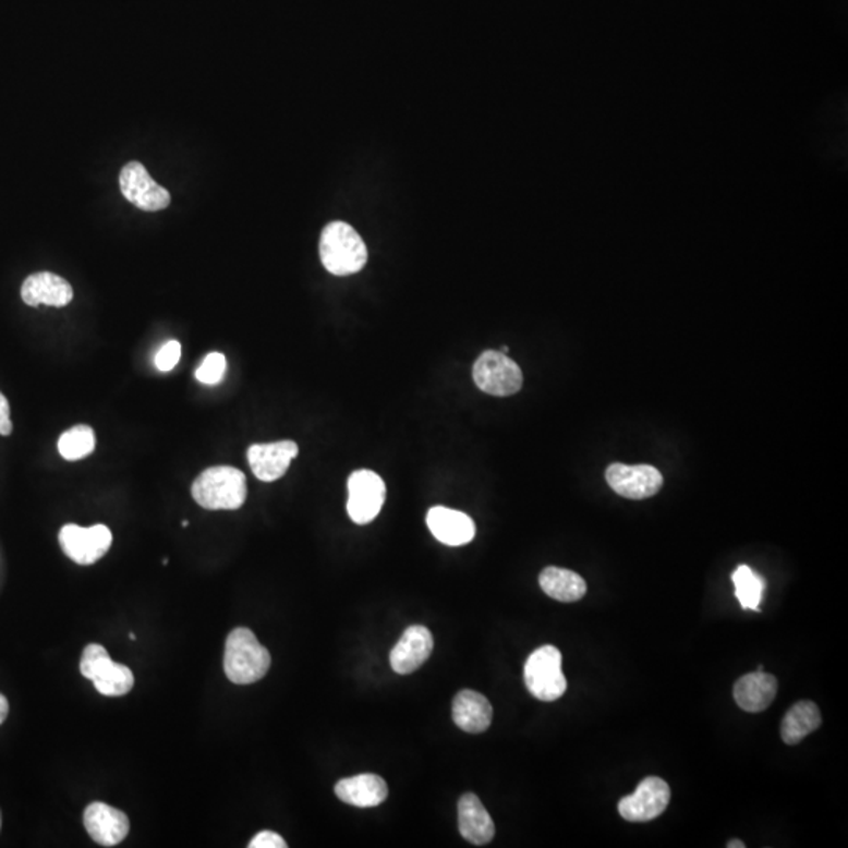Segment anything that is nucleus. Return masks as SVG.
Returning a JSON list of instances; mask_svg holds the SVG:
<instances>
[{
    "label": "nucleus",
    "mask_w": 848,
    "mask_h": 848,
    "mask_svg": "<svg viewBox=\"0 0 848 848\" xmlns=\"http://www.w3.org/2000/svg\"><path fill=\"white\" fill-rule=\"evenodd\" d=\"M192 497L208 511H237L247 498V480L234 467H211L192 484Z\"/></svg>",
    "instance_id": "nucleus-1"
},
{
    "label": "nucleus",
    "mask_w": 848,
    "mask_h": 848,
    "mask_svg": "<svg viewBox=\"0 0 848 848\" xmlns=\"http://www.w3.org/2000/svg\"><path fill=\"white\" fill-rule=\"evenodd\" d=\"M323 266L338 277L352 276L368 262V249L349 223L331 222L324 228L319 241Z\"/></svg>",
    "instance_id": "nucleus-2"
},
{
    "label": "nucleus",
    "mask_w": 848,
    "mask_h": 848,
    "mask_svg": "<svg viewBox=\"0 0 848 848\" xmlns=\"http://www.w3.org/2000/svg\"><path fill=\"white\" fill-rule=\"evenodd\" d=\"M269 651L259 643L251 629L238 627L227 638L223 669L228 680L238 686L258 682L270 668Z\"/></svg>",
    "instance_id": "nucleus-3"
},
{
    "label": "nucleus",
    "mask_w": 848,
    "mask_h": 848,
    "mask_svg": "<svg viewBox=\"0 0 848 848\" xmlns=\"http://www.w3.org/2000/svg\"><path fill=\"white\" fill-rule=\"evenodd\" d=\"M523 677L530 693L544 703H554L568 690V680L562 673L561 652L550 644L530 655Z\"/></svg>",
    "instance_id": "nucleus-4"
},
{
    "label": "nucleus",
    "mask_w": 848,
    "mask_h": 848,
    "mask_svg": "<svg viewBox=\"0 0 848 848\" xmlns=\"http://www.w3.org/2000/svg\"><path fill=\"white\" fill-rule=\"evenodd\" d=\"M81 675L94 682L102 696H124L134 687V675L126 665L116 663L101 644H88L82 652Z\"/></svg>",
    "instance_id": "nucleus-5"
},
{
    "label": "nucleus",
    "mask_w": 848,
    "mask_h": 848,
    "mask_svg": "<svg viewBox=\"0 0 848 848\" xmlns=\"http://www.w3.org/2000/svg\"><path fill=\"white\" fill-rule=\"evenodd\" d=\"M476 387L492 397H511L523 384L522 370L500 351H484L473 365Z\"/></svg>",
    "instance_id": "nucleus-6"
},
{
    "label": "nucleus",
    "mask_w": 848,
    "mask_h": 848,
    "mask_svg": "<svg viewBox=\"0 0 848 848\" xmlns=\"http://www.w3.org/2000/svg\"><path fill=\"white\" fill-rule=\"evenodd\" d=\"M348 514L358 525H368L379 516L387 497L383 477L372 470H358L348 480Z\"/></svg>",
    "instance_id": "nucleus-7"
},
{
    "label": "nucleus",
    "mask_w": 848,
    "mask_h": 848,
    "mask_svg": "<svg viewBox=\"0 0 848 848\" xmlns=\"http://www.w3.org/2000/svg\"><path fill=\"white\" fill-rule=\"evenodd\" d=\"M121 194L138 209L146 213L162 211L172 202L170 192L159 186L145 166L137 160L126 163L119 178Z\"/></svg>",
    "instance_id": "nucleus-8"
},
{
    "label": "nucleus",
    "mask_w": 848,
    "mask_h": 848,
    "mask_svg": "<svg viewBox=\"0 0 848 848\" xmlns=\"http://www.w3.org/2000/svg\"><path fill=\"white\" fill-rule=\"evenodd\" d=\"M60 547L68 558L76 565L90 566L99 561L112 545V533L106 525H94L82 529L74 523H68L60 530Z\"/></svg>",
    "instance_id": "nucleus-9"
},
{
    "label": "nucleus",
    "mask_w": 848,
    "mask_h": 848,
    "mask_svg": "<svg viewBox=\"0 0 848 848\" xmlns=\"http://www.w3.org/2000/svg\"><path fill=\"white\" fill-rule=\"evenodd\" d=\"M669 800L671 789L668 783L658 776H647L638 784L635 794L619 801L618 811L627 822H651L661 817Z\"/></svg>",
    "instance_id": "nucleus-10"
},
{
    "label": "nucleus",
    "mask_w": 848,
    "mask_h": 848,
    "mask_svg": "<svg viewBox=\"0 0 848 848\" xmlns=\"http://www.w3.org/2000/svg\"><path fill=\"white\" fill-rule=\"evenodd\" d=\"M608 486L616 494L629 500H646L654 497L663 486V476L652 465L611 464L605 473Z\"/></svg>",
    "instance_id": "nucleus-11"
},
{
    "label": "nucleus",
    "mask_w": 848,
    "mask_h": 848,
    "mask_svg": "<svg viewBox=\"0 0 848 848\" xmlns=\"http://www.w3.org/2000/svg\"><path fill=\"white\" fill-rule=\"evenodd\" d=\"M84 825L88 835L102 847H116L130 835V819L120 809L106 803L88 804L84 812Z\"/></svg>",
    "instance_id": "nucleus-12"
},
{
    "label": "nucleus",
    "mask_w": 848,
    "mask_h": 848,
    "mask_svg": "<svg viewBox=\"0 0 848 848\" xmlns=\"http://www.w3.org/2000/svg\"><path fill=\"white\" fill-rule=\"evenodd\" d=\"M298 444L292 440L256 444L252 445L247 451L253 475L265 483L280 480L290 469L292 459L298 458Z\"/></svg>",
    "instance_id": "nucleus-13"
},
{
    "label": "nucleus",
    "mask_w": 848,
    "mask_h": 848,
    "mask_svg": "<svg viewBox=\"0 0 848 848\" xmlns=\"http://www.w3.org/2000/svg\"><path fill=\"white\" fill-rule=\"evenodd\" d=\"M433 650V633L426 627H409L391 651V668L401 676L412 675L431 657Z\"/></svg>",
    "instance_id": "nucleus-14"
},
{
    "label": "nucleus",
    "mask_w": 848,
    "mask_h": 848,
    "mask_svg": "<svg viewBox=\"0 0 848 848\" xmlns=\"http://www.w3.org/2000/svg\"><path fill=\"white\" fill-rule=\"evenodd\" d=\"M427 529L438 543L461 547L472 543L476 534L475 522L465 512L445 506H434L426 516Z\"/></svg>",
    "instance_id": "nucleus-15"
},
{
    "label": "nucleus",
    "mask_w": 848,
    "mask_h": 848,
    "mask_svg": "<svg viewBox=\"0 0 848 848\" xmlns=\"http://www.w3.org/2000/svg\"><path fill=\"white\" fill-rule=\"evenodd\" d=\"M73 288L52 272L32 274L21 288V298L27 305H49L62 308L73 301Z\"/></svg>",
    "instance_id": "nucleus-16"
},
{
    "label": "nucleus",
    "mask_w": 848,
    "mask_h": 848,
    "mask_svg": "<svg viewBox=\"0 0 848 848\" xmlns=\"http://www.w3.org/2000/svg\"><path fill=\"white\" fill-rule=\"evenodd\" d=\"M776 694H778V680L764 671L744 675L734 686V700L742 711L750 714L764 712L775 701Z\"/></svg>",
    "instance_id": "nucleus-17"
},
{
    "label": "nucleus",
    "mask_w": 848,
    "mask_h": 848,
    "mask_svg": "<svg viewBox=\"0 0 848 848\" xmlns=\"http://www.w3.org/2000/svg\"><path fill=\"white\" fill-rule=\"evenodd\" d=\"M459 833L475 846H486L495 836V823L475 794H465L458 804Z\"/></svg>",
    "instance_id": "nucleus-18"
},
{
    "label": "nucleus",
    "mask_w": 848,
    "mask_h": 848,
    "mask_svg": "<svg viewBox=\"0 0 848 848\" xmlns=\"http://www.w3.org/2000/svg\"><path fill=\"white\" fill-rule=\"evenodd\" d=\"M494 708L484 694L473 690H462L452 701V719L459 729L470 734H481L490 728Z\"/></svg>",
    "instance_id": "nucleus-19"
},
{
    "label": "nucleus",
    "mask_w": 848,
    "mask_h": 848,
    "mask_svg": "<svg viewBox=\"0 0 848 848\" xmlns=\"http://www.w3.org/2000/svg\"><path fill=\"white\" fill-rule=\"evenodd\" d=\"M335 794L351 807L374 808L387 800L388 786L380 776L363 773V775L341 779L335 786Z\"/></svg>",
    "instance_id": "nucleus-20"
},
{
    "label": "nucleus",
    "mask_w": 848,
    "mask_h": 848,
    "mask_svg": "<svg viewBox=\"0 0 848 848\" xmlns=\"http://www.w3.org/2000/svg\"><path fill=\"white\" fill-rule=\"evenodd\" d=\"M540 584L548 597L562 604L580 601L586 594V582L569 569L545 568L540 576Z\"/></svg>",
    "instance_id": "nucleus-21"
},
{
    "label": "nucleus",
    "mask_w": 848,
    "mask_h": 848,
    "mask_svg": "<svg viewBox=\"0 0 848 848\" xmlns=\"http://www.w3.org/2000/svg\"><path fill=\"white\" fill-rule=\"evenodd\" d=\"M821 708L812 701H798L787 711L782 723L784 743L798 744L809 734L821 728Z\"/></svg>",
    "instance_id": "nucleus-22"
},
{
    "label": "nucleus",
    "mask_w": 848,
    "mask_h": 848,
    "mask_svg": "<svg viewBox=\"0 0 848 848\" xmlns=\"http://www.w3.org/2000/svg\"><path fill=\"white\" fill-rule=\"evenodd\" d=\"M732 582L736 586V597L743 610H761L762 597L767 587L764 577L759 576L750 566L742 565L732 573Z\"/></svg>",
    "instance_id": "nucleus-23"
},
{
    "label": "nucleus",
    "mask_w": 848,
    "mask_h": 848,
    "mask_svg": "<svg viewBox=\"0 0 848 848\" xmlns=\"http://www.w3.org/2000/svg\"><path fill=\"white\" fill-rule=\"evenodd\" d=\"M59 452L66 461H81L95 451V431L87 424H77L59 438Z\"/></svg>",
    "instance_id": "nucleus-24"
},
{
    "label": "nucleus",
    "mask_w": 848,
    "mask_h": 848,
    "mask_svg": "<svg viewBox=\"0 0 848 848\" xmlns=\"http://www.w3.org/2000/svg\"><path fill=\"white\" fill-rule=\"evenodd\" d=\"M226 372V355L220 354V352H213V354L206 355L205 360H203L202 365L195 372V377H197L198 383L217 385L222 383Z\"/></svg>",
    "instance_id": "nucleus-25"
},
{
    "label": "nucleus",
    "mask_w": 848,
    "mask_h": 848,
    "mask_svg": "<svg viewBox=\"0 0 848 848\" xmlns=\"http://www.w3.org/2000/svg\"><path fill=\"white\" fill-rule=\"evenodd\" d=\"M181 344L178 341H169L160 348L158 355H156V368L162 373L172 372L174 366L178 365L181 359Z\"/></svg>",
    "instance_id": "nucleus-26"
},
{
    "label": "nucleus",
    "mask_w": 848,
    "mask_h": 848,
    "mask_svg": "<svg viewBox=\"0 0 848 848\" xmlns=\"http://www.w3.org/2000/svg\"><path fill=\"white\" fill-rule=\"evenodd\" d=\"M283 837L274 832H262L253 837L249 848H287Z\"/></svg>",
    "instance_id": "nucleus-27"
},
{
    "label": "nucleus",
    "mask_w": 848,
    "mask_h": 848,
    "mask_svg": "<svg viewBox=\"0 0 848 848\" xmlns=\"http://www.w3.org/2000/svg\"><path fill=\"white\" fill-rule=\"evenodd\" d=\"M13 433V423L10 420L9 399L0 393V436L7 437Z\"/></svg>",
    "instance_id": "nucleus-28"
},
{
    "label": "nucleus",
    "mask_w": 848,
    "mask_h": 848,
    "mask_svg": "<svg viewBox=\"0 0 848 848\" xmlns=\"http://www.w3.org/2000/svg\"><path fill=\"white\" fill-rule=\"evenodd\" d=\"M10 705L9 700L0 693V725L5 723L7 716H9Z\"/></svg>",
    "instance_id": "nucleus-29"
},
{
    "label": "nucleus",
    "mask_w": 848,
    "mask_h": 848,
    "mask_svg": "<svg viewBox=\"0 0 848 848\" xmlns=\"http://www.w3.org/2000/svg\"><path fill=\"white\" fill-rule=\"evenodd\" d=\"M728 848H744V843L739 839L729 840Z\"/></svg>",
    "instance_id": "nucleus-30"
},
{
    "label": "nucleus",
    "mask_w": 848,
    "mask_h": 848,
    "mask_svg": "<svg viewBox=\"0 0 848 848\" xmlns=\"http://www.w3.org/2000/svg\"><path fill=\"white\" fill-rule=\"evenodd\" d=\"M183 526H184V529H186V526H189V522H187V520H184V522H183Z\"/></svg>",
    "instance_id": "nucleus-31"
},
{
    "label": "nucleus",
    "mask_w": 848,
    "mask_h": 848,
    "mask_svg": "<svg viewBox=\"0 0 848 848\" xmlns=\"http://www.w3.org/2000/svg\"><path fill=\"white\" fill-rule=\"evenodd\" d=\"M130 638H131V640H135V635H134L133 632L130 633Z\"/></svg>",
    "instance_id": "nucleus-32"
},
{
    "label": "nucleus",
    "mask_w": 848,
    "mask_h": 848,
    "mask_svg": "<svg viewBox=\"0 0 848 848\" xmlns=\"http://www.w3.org/2000/svg\"><path fill=\"white\" fill-rule=\"evenodd\" d=\"M0 828H2V814H0Z\"/></svg>",
    "instance_id": "nucleus-33"
}]
</instances>
